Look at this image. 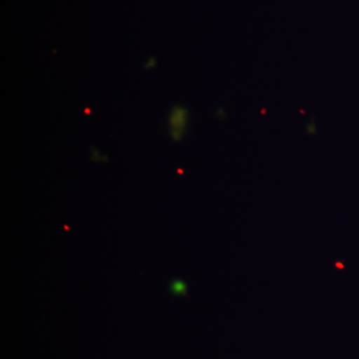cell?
<instances>
[{
    "mask_svg": "<svg viewBox=\"0 0 359 359\" xmlns=\"http://www.w3.org/2000/svg\"><path fill=\"white\" fill-rule=\"evenodd\" d=\"M189 124V111L184 106H175L170 113V134L174 141H180L183 138Z\"/></svg>",
    "mask_w": 359,
    "mask_h": 359,
    "instance_id": "cell-1",
    "label": "cell"
},
{
    "mask_svg": "<svg viewBox=\"0 0 359 359\" xmlns=\"http://www.w3.org/2000/svg\"><path fill=\"white\" fill-rule=\"evenodd\" d=\"M306 130H308L309 134L313 135L316 132V125L313 121H311L309 123L308 126H306Z\"/></svg>",
    "mask_w": 359,
    "mask_h": 359,
    "instance_id": "cell-3",
    "label": "cell"
},
{
    "mask_svg": "<svg viewBox=\"0 0 359 359\" xmlns=\"http://www.w3.org/2000/svg\"><path fill=\"white\" fill-rule=\"evenodd\" d=\"M171 292L175 295H185L187 287L185 283L180 280H175L171 283Z\"/></svg>",
    "mask_w": 359,
    "mask_h": 359,
    "instance_id": "cell-2",
    "label": "cell"
},
{
    "mask_svg": "<svg viewBox=\"0 0 359 359\" xmlns=\"http://www.w3.org/2000/svg\"><path fill=\"white\" fill-rule=\"evenodd\" d=\"M156 65V60L154 58H151L150 60L148 61L147 65H146V68H152Z\"/></svg>",
    "mask_w": 359,
    "mask_h": 359,
    "instance_id": "cell-4",
    "label": "cell"
}]
</instances>
